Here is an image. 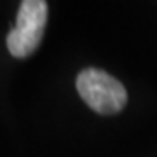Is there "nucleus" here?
I'll return each mask as SVG.
<instances>
[{
    "label": "nucleus",
    "instance_id": "obj_1",
    "mask_svg": "<svg viewBox=\"0 0 157 157\" xmlns=\"http://www.w3.org/2000/svg\"><path fill=\"white\" fill-rule=\"evenodd\" d=\"M77 91L89 108L101 115L121 112L128 101V91L115 77L100 68H86L77 75Z\"/></svg>",
    "mask_w": 157,
    "mask_h": 157
},
{
    "label": "nucleus",
    "instance_id": "obj_2",
    "mask_svg": "<svg viewBox=\"0 0 157 157\" xmlns=\"http://www.w3.org/2000/svg\"><path fill=\"white\" fill-rule=\"evenodd\" d=\"M47 23V2L23 0L19 4L16 25L7 35V49L14 58L32 56L42 42Z\"/></svg>",
    "mask_w": 157,
    "mask_h": 157
}]
</instances>
